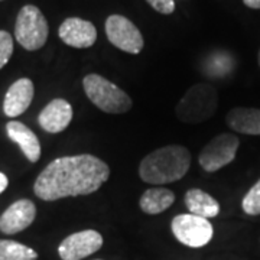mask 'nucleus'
Wrapping results in <instances>:
<instances>
[{"instance_id": "1", "label": "nucleus", "mask_w": 260, "mask_h": 260, "mask_svg": "<svg viewBox=\"0 0 260 260\" xmlns=\"http://www.w3.org/2000/svg\"><path fill=\"white\" fill-rule=\"evenodd\" d=\"M110 178V168L100 158L83 153L54 159L39 174L34 191L44 201L90 195Z\"/></svg>"}, {"instance_id": "2", "label": "nucleus", "mask_w": 260, "mask_h": 260, "mask_svg": "<svg viewBox=\"0 0 260 260\" xmlns=\"http://www.w3.org/2000/svg\"><path fill=\"white\" fill-rule=\"evenodd\" d=\"M189 167L191 152L179 145H169L143 158L139 165V177L150 185H165L182 179Z\"/></svg>"}, {"instance_id": "3", "label": "nucleus", "mask_w": 260, "mask_h": 260, "mask_svg": "<svg viewBox=\"0 0 260 260\" xmlns=\"http://www.w3.org/2000/svg\"><path fill=\"white\" fill-rule=\"evenodd\" d=\"M218 107V93L214 85L207 83L192 85L175 107V114L181 121L197 124L213 117Z\"/></svg>"}, {"instance_id": "4", "label": "nucleus", "mask_w": 260, "mask_h": 260, "mask_svg": "<svg viewBox=\"0 0 260 260\" xmlns=\"http://www.w3.org/2000/svg\"><path fill=\"white\" fill-rule=\"evenodd\" d=\"M83 88L88 100L104 113L121 114L129 112L133 106L129 94L107 78H104L103 75H85L83 80Z\"/></svg>"}, {"instance_id": "5", "label": "nucleus", "mask_w": 260, "mask_h": 260, "mask_svg": "<svg viewBox=\"0 0 260 260\" xmlns=\"http://www.w3.org/2000/svg\"><path fill=\"white\" fill-rule=\"evenodd\" d=\"M49 35L48 22L44 13L34 5L23 6L16 18L15 38L26 51H37L47 42Z\"/></svg>"}, {"instance_id": "6", "label": "nucleus", "mask_w": 260, "mask_h": 260, "mask_svg": "<svg viewBox=\"0 0 260 260\" xmlns=\"http://www.w3.org/2000/svg\"><path fill=\"white\" fill-rule=\"evenodd\" d=\"M171 230L178 242L188 247H204L211 242L214 236V227L207 218L194 214H179L172 218Z\"/></svg>"}, {"instance_id": "7", "label": "nucleus", "mask_w": 260, "mask_h": 260, "mask_svg": "<svg viewBox=\"0 0 260 260\" xmlns=\"http://www.w3.org/2000/svg\"><path fill=\"white\" fill-rule=\"evenodd\" d=\"M239 146L240 140L237 136L232 133H221L205 145L198 156V162L205 172H217L218 169L232 164Z\"/></svg>"}, {"instance_id": "8", "label": "nucleus", "mask_w": 260, "mask_h": 260, "mask_svg": "<svg viewBox=\"0 0 260 260\" xmlns=\"http://www.w3.org/2000/svg\"><path fill=\"white\" fill-rule=\"evenodd\" d=\"M106 35L112 45L127 54L138 55L145 47V41L138 26L121 15H112L107 18Z\"/></svg>"}, {"instance_id": "9", "label": "nucleus", "mask_w": 260, "mask_h": 260, "mask_svg": "<svg viewBox=\"0 0 260 260\" xmlns=\"http://www.w3.org/2000/svg\"><path fill=\"white\" fill-rule=\"evenodd\" d=\"M103 247V236L95 230H83L77 232L64 239L59 247L58 254L62 260H81Z\"/></svg>"}, {"instance_id": "10", "label": "nucleus", "mask_w": 260, "mask_h": 260, "mask_svg": "<svg viewBox=\"0 0 260 260\" xmlns=\"http://www.w3.org/2000/svg\"><path fill=\"white\" fill-rule=\"evenodd\" d=\"M58 35L65 45L78 49L93 47L97 41V29L91 22L81 18H68L61 23Z\"/></svg>"}, {"instance_id": "11", "label": "nucleus", "mask_w": 260, "mask_h": 260, "mask_svg": "<svg viewBox=\"0 0 260 260\" xmlns=\"http://www.w3.org/2000/svg\"><path fill=\"white\" fill-rule=\"evenodd\" d=\"M37 217V207L30 200H19L0 215V232L16 234L28 229Z\"/></svg>"}, {"instance_id": "12", "label": "nucleus", "mask_w": 260, "mask_h": 260, "mask_svg": "<svg viewBox=\"0 0 260 260\" xmlns=\"http://www.w3.org/2000/svg\"><path fill=\"white\" fill-rule=\"evenodd\" d=\"M73 120V107L64 99H55L49 102L39 113L38 123L48 133L64 132Z\"/></svg>"}, {"instance_id": "13", "label": "nucleus", "mask_w": 260, "mask_h": 260, "mask_svg": "<svg viewBox=\"0 0 260 260\" xmlns=\"http://www.w3.org/2000/svg\"><path fill=\"white\" fill-rule=\"evenodd\" d=\"M34 83L29 78H20L12 84L5 95L3 112L8 117H18L28 110L34 100Z\"/></svg>"}, {"instance_id": "14", "label": "nucleus", "mask_w": 260, "mask_h": 260, "mask_svg": "<svg viewBox=\"0 0 260 260\" xmlns=\"http://www.w3.org/2000/svg\"><path fill=\"white\" fill-rule=\"evenodd\" d=\"M6 133L18 145L20 150L23 152V155L26 156L29 162H38L41 158V143L38 136L29 129L28 126H25L23 123L16 120H10L6 124Z\"/></svg>"}, {"instance_id": "15", "label": "nucleus", "mask_w": 260, "mask_h": 260, "mask_svg": "<svg viewBox=\"0 0 260 260\" xmlns=\"http://www.w3.org/2000/svg\"><path fill=\"white\" fill-rule=\"evenodd\" d=\"M227 126L243 135H260V110L250 107H234L225 116Z\"/></svg>"}, {"instance_id": "16", "label": "nucleus", "mask_w": 260, "mask_h": 260, "mask_svg": "<svg viewBox=\"0 0 260 260\" xmlns=\"http://www.w3.org/2000/svg\"><path fill=\"white\" fill-rule=\"evenodd\" d=\"M185 205L189 213L203 217V218H214L220 214V204L210 194H207L203 189L192 188L186 191Z\"/></svg>"}, {"instance_id": "17", "label": "nucleus", "mask_w": 260, "mask_h": 260, "mask_svg": "<svg viewBox=\"0 0 260 260\" xmlns=\"http://www.w3.org/2000/svg\"><path fill=\"white\" fill-rule=\"evenodd\" d=\"M175 203V194L167 188H149L139 200L140 210L143 213L155 215L167 211Z\"/></svg>"}, {"instance_id": "18", "label": "nucleus", "mask_w": 260, "mask_h": 260, "mask_svg": "<svg viewBox=\"0 0 260 260\" xmlns=\"http://www.w3.org/2000/svg\"><path fill=\"white\" fill-rule=\"evenodd\" d=\"M38 253L22 243L0 240V260H37Z\"/></svg>"}, {"instance_id": "19", "label": "nucleus", "mask_w": 260, "mask_h": 260, "mask_svg": "<svg viewBox=\"0 0 260 260\" xmlns=\"http://www.w3.org/2000/svg\"><path fill=\"white\" fill-rule=\"evenodd\" d=\"M243 211L249 215H259L260 214V179L251 186L244 195L242 201Z\"/></svg>"}, {"instance_id": "20", "label": "nucleus", "mask_w": 260, "mask_h": 260, "mask_svg": "<svg viewBox=\"0 0 260 260\" xmlns=\"http://www.w3.org/2000/svg\"><path fill=\"white\" fill-rule=\"evenodd\" d=\"M13 54V38L9 32L0 30V70L9 62Z\"/></svg>"}, {"instance_id": "21", "label": "nucleus", "mask_w": 260, "mask_h": 260, "mask_svg": "<svg viewBox=\"0 0 260 260\" xmlns=\"http://www.w3.org/2000/svg\"><path fill=\"white\" fill-rule=\"evenodd\" d=\"M146 2L162 15H171L175 10V2L174 0H146Z\"/></svg>"}, {"instance_id": "22", "label": "nucleus", "mask_w": 260, "mask_h": 260, "mask_svg": "<svg viewBox=\"0 0 260 260\" xmlns=\"http://www.w3.org/2000/svg\"><path fill=\"white\" fill-rule=\"evenodd\" d=\"M8 185H9V179L3 172H0V194L8 188Z\"/></svg>"}, {"instance_id": "23", "label": "nucleus", "mask_w": 260, "mask_h": 260, "mask_svg": "<svg viewBox=\"0 0 260 260\" xmlns=\"http://www.w3.org/2000/svg\"><path fill=\"white\" fill-rule=\"evenodd\" d=\"M243 3L250 9H260V0H243Z\"/></svg>"}, {"instance_id": "24", "label": "nucleus", "mask_w": 260, "mask_h": 260, "mask_svg": "<svg viewBox=\"0 0 260 260\" xmlns=\"http://www.w3.org/2000/svg\"><path fill=\"white\" fill-rule=\"evenodd\" d=\"M259 65H260V52H259Z\"/></svg>"}, {"instance_id": "25", "label": "nucleus", "mask_w": 260, "mask_h": 260, "mask_svg": "<svg viewBox=\"0 0 260 260\" xmlns=\"http://www.w3.org/2000/svg\"><path fill=\"white\" fill-rule=\"evenodd\" d=\"M95 260H102V259H95Z\"/></svg>"}, {"instance_id": "26", "label": "nucleus", "mask_w": 260, "mask_h": 260, "mask_svg": "<svg viewBox=\"0 0 260 260\" xmlns=\"http://www.w3.org/2000/svg\"><path fill=\"white\" fill-rule=\"evenodd\" d=\"M0 2H2V0H0Z\"/></svg>"}]
</instances>
